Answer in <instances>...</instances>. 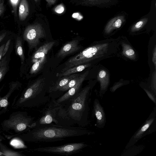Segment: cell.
<instances>
[{"label": "cell", "mask_w": 156, "mask_h": 156, "mask_svg": "<svg viewBox=\"0 0 156 156\" xmlns=\"http://www.w3.org/2000/svg\"><path fill=\"white\" fill-rule=\"evenodd\" d=\"M129 83V81L128 80H124L121 79L119 81L115 83L110 88V90L112 92H114L119 88L124 85L128 84Z\"/></svg>", "instance_id": "cell-24"}, {"label": "cell", "mask_w": 156, "mask_h": 156, "mask_svg": "<svg viewBox=\"0 0 156 156\" xmlns=\"http://www.w3.org/2000/svg\"><path fill=\"white\" fill-rule=\"evenodd\" d=\"M12 9V12L16 15V14L18 6L20 3V0H9Z\"/></svg>", "instance_id": "cell-27"}, {"label": "cell", "mask_w": 156, "mask_h": 156, "mask_svg": "<svg viewBox=\"0 0 156 156\" xmlns=\"http://www.w3.org/2000/svg\"><path fill=\"white\" fill-rule=\"evenodd\" d=\"M94 85L89 84L72 99L60 105L58 116L59 125L83 127L88 123L89 95Z\"/></svg>", "instance_id": "cell-2"}, {"label": "cell", "mask_w": 156, "mask_h": 156, "mask_svg": "<svg viewBox=\"0 0 156 156\" xmlns=\"http://www.w3.org/2000/svg\"><path fill=\"white\" fill-rule=\"evenodd\" d=\"M29 7L27 0H21L19 7V16L20 20H25L29 13Z\"/></svg>", "instance_id": "cell-19"}, {"label": "cell", "mask_w": 156, "mask_h": 156, "mask_svg": "<svg viewBox=\"0 0 156 156\" xmlns=\"http://www.w3.org/2000/svg\"><path fill=\"white\" fill-rule=\"evenodd\" d=\"M5 10L4 0H0V16Z\"/></svg>", "instance_id": "cell-31"}, {"label": "cell", "mask_w": 156, "mask_h": 156, "mask_svg": "<svg viewBox=\"0 0 156 156\" xmlns=\"http://www.w3.org/2000/svg\"><path fill=\"white\" fill-rule=\"evenodd\" d=\"M151 84V90L152 92L156 95V69L153 72L152 74Z\"/></svg>", "instance_id": "cell-25"}, {"label": "cell", "mask_w": 156, "mask_h": 156, "mask_svg": "<svg viewBox=\"0 0 156 156\" xmlns=\"http://www.w3.org/2000/svg\"><path fill=\"white\" fill-rule=\"evenodd\" d=\"M5 55L0 60V82L3 79L9 68V58L7 55Z\"/></svg>", "instance_id": "cell-20"}, {"label": "cell", "mask_w": 156, "mask_h": 156, "mask_svg": "<svg viewBox=\"0 0 156 156\" xmlns=\"http://www.w3.org/2000/svg\"><path fill=\"white\" fill-rule=\"evenodd\" d=\"M80 75L70 80L67 84L61 88L59 89V91H67L71 88L73 87L75 85L78 81Z\"/></svg>", "instance_id": "cell-23"}, {"label": "cell", "mask_w": 156, "mask_h": 156, "mask_svg": "<svg viewBox=\"0 0 156 156\" xmlns=\"http://www.w3.org/2000/svg\"><path fill=\"white\" fill-rule=\"evenodd\" d=\"M93 112L96 119V126L98 128H103L106 122V116L103 108L97 99L94 102Z\"/></svg>", "instance_id": "cell-14"}, {"label": "cell", "mask_w": 156, "mask_h": 156, "mask_svg": "<svg viewBox=\"0 0 156 156\" xmlns=\"http://www.w3.org/2000/svg\"><path fill=\"white\" fill-rule=\"evenodd\" d=\"M6 35V33L4 32L0 34V43L3 40Z\"/></svg>", "instance_id": "cell-33"}, {"label": "cell", "mask_w": 156, "mask_h": 156, "mask_svg": "<svg viewBox=\"0 0 156 156\" xmlns=\"http://www.w3.org/2000/svg\"><path fill=\"white\" fill-rule=\"evenodd\" d=\"M11 39H9L7 42L4 48L2 54V57H4L7 53L10 45V44L11 42Z\"/></svg>", "instance_id": "cell-30"}, {"label": "cell", "mask_w": 156, "mask_h": 156, "mask_svg": "<svg viewBox=\"0 0 156 156\" xmlns=\"http://www.w3.org/2000/svg\"><path fill=\"white\" fill-rule=\"evenodd\" d=\"M65 10L64 5L62 4H59L54 9L55 12L58 14H61Z\"/></svg>", "instance_id": "cell-29"}, {"label": "cell", "mask_w": 156, "mask_h": 156, "mask_svg": "<svg viewBox=\"0 0 156 156\" xmlns=\"http://www.w3.org/2000/svg\"><path fill=\"white\" fill-rule=\"evenodd\" d=\"M94 133L82 127L51 123L36 125L28 131L15 137L33 143L52 142L66 138L90 135Z\"/></svg>", "instance_id": "cell-1"}, {"label": "cell", "mask_w": 156, "mask_h": 156, "mask_svg": "<svg viewBox=\"0 0 156 156\" xmlns=\"http://www.w3.org/2000/svg\"><path fill=\"white\" fill-rule=\"evenodd\" d=\"M92 65L90 63L83 64L68 69L65 71L56 74L57 77H61L72 74L76 73L82 71L85 69L90 67Z\"/></svg>", "instance_id": "cell-18"}, {"label": "cell", "mask_w": 156, "mask_h": 156, "mask_svg": "<svg viewBox=\"0 0 156 156\" xmlns=\"http://www.w3.org/2000/svg\"><path fill=\"white\" fill-rule=\"evenodd\" d=\"M16 52L20 57L21 64H23L25 60V57L23 49V41L20 36H18L16 41Z\"/></svg>", "instance_id": "cell-21"}, {"label": "cell", "mask_w": 156, "mask_h": 156, "mask_svg": "<svg viewBox=\"0 0 156 156\" xmlns=\"http://www.w3.org/2000/svg\"><path fill=\"white\" fill-rule=\"evenodd\" d=\"M77 40H73L66 43L58 52L57 57L63 58L78 51L81 48Z\"/></svg>", "instance_id": "cell-15"}, {"label": "cell", "mask_w": 156, "mask_h": 156, "mask_svg": "<svg viewBox=\"0 0 156 156\" xmlns=\"http://www.w3.org/2000/svg\"><path fill=\"white\" fill-rule=\"evenodd\" d=\"M37 0H34V1H35V2H37Z\"/></svg>", "instance_id": "cell-35"}, {"label": "cell", "mask_w": 156, "mask_h": 156, "mask_svg": "<svg viewBox=\"0 0 156 156\" xmlns=\"http://www.w3.org/2000/svg\"><path fill=\"white\" fill-rule=\"evenodd\" d=\"M49 89L46 88L44 79H38L14 97L11 107L14 109L38 107L50 101L46 94L50 93Z\"/></svg>", "instance_id": "cell-4"}, {"label": "cell", "mask_w": 156, "mask_h": 156, "mask_svg": "<svg viewBox=\"0 0 156 156\" xmlns=\"http://www.w3.org/2000/svg\"><path fill=\"white\" fill-rule=\"evenodd\" d=\"M22 84L18 81H12L9 84V89L6 94L2 97L0 92L4 85L0 88V115L6 112L9 110L10 105V98L16 90L21 88Z\"/></svg>", "instance_id": "cell-10"}, {"label": "cell", "mask_w": 156, "mask_h": 156, "mask_svg": "<svg viewBox=\"0 0 156 156\" xmlns=\"http://www.w3.org/2000/svg\"><path fill=\"white\" fill-rule=\"evenodd\" d=\"M55 43L54 41L48 42L40 47L33 55L31 57L32 62L34 63L40 58L45 56Z\"/></svg>", "instance_id": "cell-16"}, {"label": "cell", "mask_w": 156, "mask_h": 156, "mask_svg": "<svg viewBox=\"0 0 156 156\" xmlns=\"http://www.w3.org/2000/svg\"><path fill=\"white\" fill-rule=\"evenodd\" d=\"M89 73L87 70L80 75L79 79L76 84L72 87L67 90L65 94L56 99L53 100L57 105H60L66 103L73 98L80 91V89L82 83Z\"/></svg>", "instance_id": "cell-11"}, {"label": "cell", "mask_w": 156, "mask_h": 156, "mask_svg": "<svg viewBox=\"0 0 156 156\" xmlns=\"http://www.w3.org/2000/svg\"><path fill=\"white\" fill-rule=\"evenodd\" d=\"M46 36L41 25L36 23L26 27L23 33V37L24 40L27 43L29 49L30 50L36 48L39 44L40 39Z\"/></svg>", "instance_id": "cell-8"}, {"label": "cell", "mask_w": 156, "mask_h": 156, "mask_svg": "<svg viewBox=\"0 0 156 156\" xmlns=\"http://www.w3.org/2000/svg\"><path fill=\"white\" fill-rule=\"evenodd\" d=\"M80 75L79 74H74L61 77V79L50 86L49 89L50 93L59 90L61 88L65 85L70 80Z\"/></svg>", "instance_id": "cell-17"}, {"label": "cell", "mask_w": 156, "mask_h": 156, "mask_svg": "<svg viewBox=\"0 0 156 156\" xmlns=\"http://www.w3.org/2000/svg\"><path fill=\"white\" fill-rule=\"evenodd\" d=\"M88 146L83 142L70 143L58 146L39 147L30 151L68 156L79 153Z\"/></svg>", "instance_id": "cell-6"}, {"label": "cell", "mask_w": 156, "mask_h": 156, "mask_svg": "<svg viewBox=\"0 0 156 156\" xmlns=\"http://www.w3.org/2000/svg\"><path fill=\"white\" fill-rule=\"evenodd\" d=\"M5 45V44H4L0 46V60L2 57L3 52Z\"/></svg>", "instance_id": "cell-32"}, {"label": "cell", "mask_w": 156, "mask_h": 156, "mask_svg": "<svg viewBox=\"0 0 156 156\" xmlns=\"http://www.w3.org/2000/svg\"><path fill=\"white\" fill-rule=\"evenodd\" d=\"M46 60V56L41 58L34 63L30 71V74H34L37 73L43 67Z\"/></svg>", "instance_id": "cell-22"}, {"label": "cell", "mask_w": 156, "mask_h": 156, "mask_svg": "<svg viewBox=\"0 0 156 156\" xmlns=\"http://www.w3.org/2000/svg\"><path fill=\"white\" fill-rule=\"evenodd\" d=\"M120 48L118 38L94 41L90 46L66 62L62 72L69 68L80 65H92L108 58L120 57Z\"/></svg>", "instance_id": "cell-3"}, {"label": "cell", "mask_w": 156, "mask_h": 156, "mask_svg": "<svg viewBox=\"0 0 156 156\" xmlns=\"http://www.w3.org/2000/svg\"><path fill=\"white\" fill-rule=\"evenodd\" d=\"M48 3L51 5L53 4L55 2L56 0H46Z\"/></svg>", "instance_id": "cell-34"}, {"label": "cell", "mask_w": 156, "mask_h": 156, "mask_svg": "<svg viewBox=\"0 0 156 156\" xmlns=\"http://www.w3.org/2000/svg\"><path fill=\"white\" fill-rule=\"evenodd\" d=\"M35 117L26 112L18 111L12 113L9 118L1 123V128L8 135H5L8 139L26 133L36 125Z\"/></svg>", "instance_id": "cell-5"}, {"label": "cell", "mask_w": 156, "mask_h": 156, "mask_svg": "<svg viewBox=\"0 0 156 156\" xmlns=\"http://www.w3.org/2000/svg\"><path fill=\"white\" fill-rule=\"evenodd\" d=\"M120 46L121 47L120 57L125 60L136 61L138 58L137 52L127 39L124 38H118Z\"/></svg>", "instance_id": "cell-12"}, {"label": "cell", "mask_w": 156, "mask_h": 156, "mask_svg": "<svg viewBox=\"0 0 156 156\" xmlns=\"http://www.w3.org/2000/svg\"><path fill=\"white\" fill-rule=\"evenodd\" d=\"M96 78L100 83L99 95L101 97L107 90L110 84V75L108 70L104 66L99 67Z\"/></svg>", "instance_id": "cell-13"}, {"label": "cell", "mask_w": 156, "mask_h": 156, "mask_svg": "<svg viewBox=\"0 0 156 156\" xmlns=\"http://www.w3.org/2000/svg\"><path fill=\"white\" fill-rule=\"evenodd\" d=\"M151 60L154 66L155 69H156V45L155 44L152 51Z\"/></svg>", "instance_id": "cell-28"}, {"label": "cell", "mask_w": 156, "mask_h": 156, "mask_svg": "<svg viewBox=\"0 0 156 156\" xmlns=\"http://www.w3.org/2000/svg\"><path fill=\"white\" fill-rule=\"evenodd\" d=\"M156 116V108L155 107L147 119L132 136L126 146V149L132 146L143 137L155 130Z\"/></svg>", "instance_id": "cell-7"}, {"label": "cell", "mask_w": 156, "mask_h": 156, "mask_svg": "<svg viewBox=\"0 0 156 156\" xmlns=\"http://www.w3.org/2000/svg\"><path fill=\"white\" fill-rule=\"evenodd\" d=\"M142 88L146 92L147 96L156 105V98L155 95L152 92L151 90L147 89V87H144L141 86Z\"/></svg>", "instance_id": "cell-26"}, {"label": "cell", "mask_w": 156, "mask_h": 156, "mask_svg": "<svg viewBox=\"0 0 156 156\" xmlns=\"http://www.w3.org/2000/svg\"><path fill=\"white\" fill-rule=\"evenodd\" d=\"M49 102L41 116L36 121V125L52 123L59 125L58 113L60 105L56 104L52 99Z\"/></svg>", "instance_id": "cell-9"}]
</instances>
